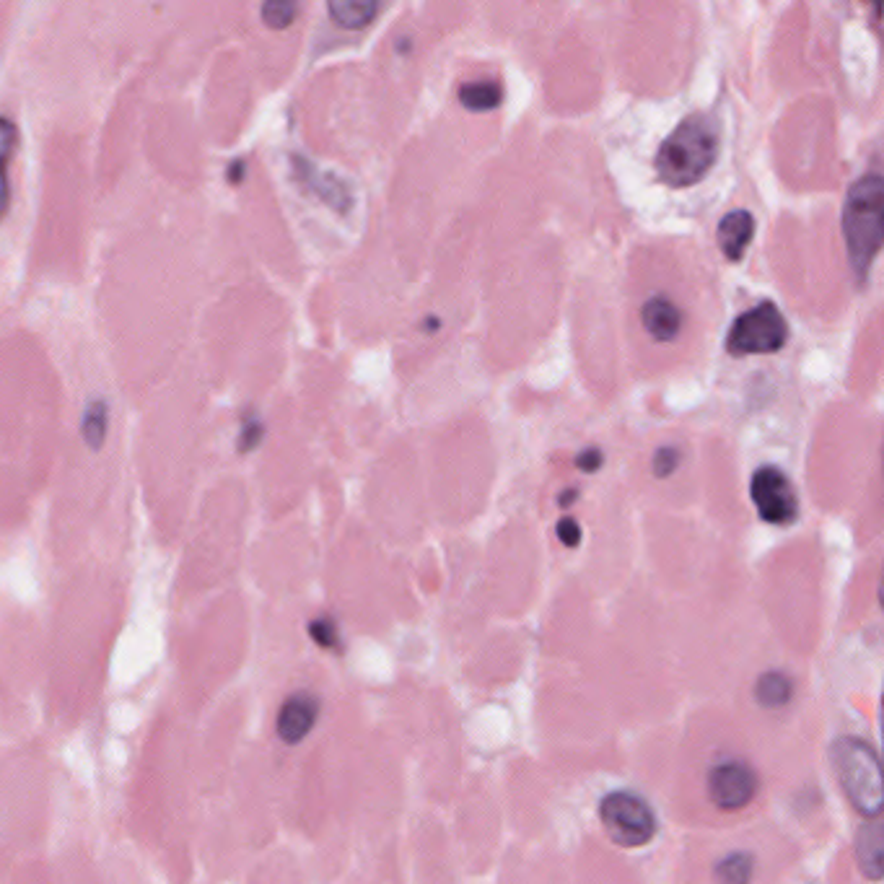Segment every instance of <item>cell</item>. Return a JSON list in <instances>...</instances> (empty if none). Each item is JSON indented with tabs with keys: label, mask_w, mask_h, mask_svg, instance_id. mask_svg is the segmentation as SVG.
I'll list each match as a JSON object with an SVG mask.
<instances>
[{
	"label": "cell",
	"mask_w": 884,
	"mask_h": 884,
	"mask_svg": "<svg viewBox=\"0 0 884 884\" xmlns=\"http://www.w3.org/2000/svg\"><path fill=\"white\" fill-rule=\"evenodd\" d=\"M752 693H755V700L760 706L768 708V711H778V708L789 706L791 698H794V680L786 672L770 669V672L757 677Z\"/></svg>",
	"instance_id": "cell-13"
},
{
	"label": "cell",
	"mask_w": 884,
	"mask_h": 884,
	"mask_svg": "<svg viewBox=\"0 0 884 884\" xmlns=\"http://www.w3.org/2000/svg\"><path fill=\"white\" fill-rule=\"evenodd\" d=\"M856 859L869 882L884 877V822L879 817L861 825L856 835Z\"/></svg>",
	"instance_id": "cell-11"
},
{
	"label": "cell",
	"mask_w": 884,
	"mask_h": 884,
	"mask_svg": "<svg viewBox=\"0 0 884 884\" xmlns=\"http://www.w3.org/2000/svg\"><path fill=\"white\" fill-rule=\"evenodd\" d=\"M752 236H755V216H752L750 210H732V213H726L719 223V231H716L721 252L726 255V260L732 262L745 257V249L750 247Z\"/></svg>",
	"instance_id": "cell-9"
},
{
	"label": "cell",
	"mask_w": 884,
	"mask_h": 884,
	"mask_svg": "<svg viewBox=\"0 0 884 884\" xmlns=\"http://www.w3.org/2000/svg\"><path fill=\"white\" fill-rule=\"evenodd\" d=\"M576 496H579L576 490H566V493H563V498H560V506H571V503L576 501Z\"/></svg>",
	"instance_id": "cell-26"
},
{
	"label": "cell",
	"mask_w": 884,
	"mask_h": 884,
	"mask_svg": "<svg viewBox=\"0 0 884 884\" xmlns=\"http://www.w3.org/2000/svg\"><path fill=\"white\" fill-rule=\"evenodd\" d=\"M107 431H109V405L107 400L96 397L86 405L81 420V436L86 441L91 452H99L104 444H107Z\"/></svg>",
	"instance_id": "cell-16"
},
{
	"label": "cell",
	"mask_w": 884,
	"mask_h": 884,
	"mask_svg": "<svg viewBox=\"0 0 884 884\" xmlns=\"http://www.w3.org/2000/svg\"><path fill=\"white\" fill-rule=\"evenodd\" d=\"M719 156V125L708 115L682 120L656 153V174L669 187H690L711 172Z\"/></svg>",
	"instance_id": "cell-1"
},
{
	"label": "cell",
	"mask_w": 884,
	"mask_h": 884,
	"mask_svg": "<svg viewBox=\"0 0 884 884\" xmlns=\"http://www.w3.org/2000/svg\"><path fill=\"white\" fill-rule=\"evenodd\" d=\"M309 636L322 646V649H340V633H338V623L332 620V617H317L309 623Z\"/></svg>",
	"instance_id": "cell-20"
},
{
	"label": "cell",
	"mask_w": 884,
	"mask_h": 884,
	"mask_svg": "<svg viewBox=\"0 0 884 884\" xmlns=\"http://www.w3.org/2000/svg\"><path fill=\"white\" fill-rule=\"evenodd\" d=\"M327 11H330L335 24L350 29V32H358V29L369 26L376 19V13L382 11V6L376 0H330Z\"/></svg>",
	"instance_id": "cell-14"
},
{
	"label": "cell",
	"mask_w": 884,
	"mask_h": 884,
	"mask_svg": "<svg viewBox=\"0 0 884 884\" xmlns=\"http://www.w3.org/2000/svg\"><path fill=\"white\" fill-rule=\"evenodd\" d=\"M599 820L615 846L641 848L656 835L651 804L633 791H612L599 804Z\"/></svg>",
	"instance_id": "cell-4"
},
{
	"label": "cell",
	"mask_w": 884,
	"mask_h": 884,
	"mask_svg": "<svg viewBox=\"0 0 884 884\" xmlns=\"http://www.w3.org/2000/svg\"><path fill=\"white\" fill-rule=\"evenodd\" d=\"M555 532H558V540L563 542V545H566V547H579L581 545V527H579V522H576V519H571V516H566V519H560L558 529H555Z\"/></svg>",
	"instance_id": "cell-23"
},
{
	"label": "cell",
	"mask_w": 884,
	"mask_h": 884,
	"mask_svg": "<svg viewBox=\"0 0 884 884\" xmlns=\"http://www.w3.org/2000/svg\"><path fill=\"white\" fill-rule=\"evenodd\" d=\"M830 760H833L840 789L846 791L853 809L869 820L882 817L884 786L877 750L866 739L838 737L830 750Z\"/></svg>",
	"instance_id": "cell-3"
},
{
	"label": "cell",
	"mask_w": 884,
	"mask_h": 884,
	"mask_svg": "<svg viewBox=\"0 0 884 884\" xmlns=\"http://www.w3.org/2000/svg\"><path fill=\"white\" fill-rule=\"evenodd\" d=\"M706 789L713 807H719L721 812H739L757 796L760 776L742 757H724L708 770Z\"/></svg>",
	"instance_id": "cell-6"
},
{
	"label": "cell",
	"mask_w": 884,
	"mask_h": 884,
	"mask_svg": "<svg viewBox=\"0 0 884 884\" xmlns=\"http://www.w3.org/2000/svg\"><path fill=\"white\" fill-rule=\"evenodd\" d=\"M459 102L470 112H490L503 102L501 83L496 81H472L459 89Z\"/></svg>",
	"instance_id": "cell-18"
},
{
	"label": "cell",
	"mask_w": 884,
	"mask_h": 884,
	"mask_svg": "<svg viewBox=\"0 0 884 884\" xmlns=\"http://www.w3.org/2000/svg\"><path fill=\"white\" fill-rule=\"evenodd\" d=\"M262 433H265V428H262L260 418H257V415H244L242 436H239V452L242 454L252 452V449L262 441Z\"/></svg>",
	"instance_id": "cell-21"
},
{
	"label": "cell",
	"mask_w": 884,
	"mask_h": 884,
	"mask_svg": "<svg viewBox=\"0 0 884 884\" xmlns=\"http://www.w3.org/2000/svg\"><path fill=\"white\" fill-rule=\"evenodd\" d=\"M244 174H247V166H244V161H234V164H229V172H226V177H229L231 185H242Z\"/></svg>",
	"instance_id": "cell-25"
},
{
	"label": "cell",
	"mask_w": 884,
	"mask_h": 884,
	"mask_svg": "<svg viewBox=\"0 0 884 884\" xmlns=\"http://www.w3.org/2000/svg\"><path fill=\"white\" fill-rule=\"evenodd\" d=\"M602 462H605V457H602L599 449H586V452H581L579 457H576V467H579L581 472H597L599 467H602Z\"/></svg>",
	"instance_id": "cell-24"
},
{
	"label": "cell",
	"mask_w": 884,
	"mask_h": 884,
	"mask_svg": "<svg viewBox=\"0 0 884 884\" xmlns=\"http://www.w3.org/2000/svg\"><path fill=\"white\" fill-rule=\"evenodd\" d=\"M750 496L763 522L789 527L799 519V498L794 485L778 467L765 465L752 475Z\"/></svg>",
	"instance_id": "cell-7"
},
{
	"label": "cell",
	"mask_w": 884,
	"mask_h": 884,
	"mask_svg": "<svg viewBox=\"0 0 884 884\" xmlns=\"http://www.w3.org/2000/svg\"><path fill=\"white\" fill-rule=\"evenodd\" d=\"M882 205L884 185L877 172L864 174L846 195L840 223H843L848 260L859 278L869 273L882 247Z\"/></svg>",
	"instance_id": "cell-2"
},
{
	"label": "cell",
	"mask_w": 884,
	"mask_h": 884,
	"mask_svg": "<svg viewBox=\"0 0 884 884\" xmlns=\"http://www.w3.org/2000/svg\"><path fill=\"white\" fill-rule=\"evenodd\" d=\"M319 719V698L314 693H293L278 713V737L286 745H299L309 737Z\"/></svg>",
	"instance_id": "cell-8"
},
{
	"label": "cell",
	"mask_w": 884,
	"mask_h": 884,
	"mask_svg": "<svg viewBox=\"0 0 884 884\" xmlns=\"http://www.w3.org/2000/svg\"><path fill=\"white\" fill-rule=\"evenodd\" d=\"M755 856L750 851L726 853L719 864L713 866V882L716 884H750L755 877Z\"/></svg>",
	"instance_id": "cell-17"
},
{
	"label": "cell",
	"mask_w": 884,
	"mask_h": 884,
	"mask_svg": "<svg viewBox=\"0 0 884 884\" xmlns=\"http://www.w3.org/2000/svg\"><path fill=\"white\" fill-rule=\"evenodd\" d=\"M260 16L265 21V26L275 29V32H283L288 26L296 21L299 16V6L291 3V0H268L265 6L260 8Z\"/></svg>",
	"instance_id": "cell-19"
},
{
	"label": "cell",
	"mask_w": 884,
	"mask_h": 884,
	"mask_svg": "<svg viewBox=\"0 0 884 884\" xmlns=\"http://www.w3.org/2000/svg\"><path fill=\"white\" fill-rule=\"evenodd\" d=\"M643 327L649 332L651 338L659 340V343H669L675 340L682 330V312L675 304L664 296H654L643 304Z\"/></svg>",
	"instance_id": "cell-12"
},
{
	"label": "cell",
	"mask_w": 884,
	"mask_h": 884,
	"mask_svg": "<svg viewBox=\"0 0 884 884\" xmlns=\"http://www.w3.org/2000/svg\"><path fill=\"white\" fill-rule=\"evenodd\" d=\"M293 172H296V177H299L301 185L309 187L312 192H317L319 198L325 200L327 205H332V208H338V210H348L350 192L338 177H332V174L322 172V169H317V166L309 164V161L299 159V156L293 159Z\"/></svg>",
	"instance_id": "cell-10"
},
{
	"label": "cell",
	"mask_w": 884,
	"mask_h": 884,
	"mask_svg": "<svg viewBox=\"0 0 884 884\" xmlns=\"http://www.w3.org/2000/svg\"><path fill=\"white\" fill-rule=\"evenodd\" d=\"M677 465H680V454H677V449H672V446H662V449L654 454L656 477H669L677 470Z\"/></svg>",
	"instance_id": "cell-22"
},
{
	"label": "cell",
	"mask_w": 884,
	"mask_h": 884,
	"mask_svg": "<svg viewBox=\"0 0 884 884\" xmlns=\"http://www.w3.org/2000/svg\"><path fill=\"white\" fill-rule=\"evenodd\" d=\"M19 146V128L8 117H0V221L6 218L11 205V187H8V164Z\"/></svg>",
	"instance_id": "cell-15"
},
{
	"label": "cell",
	"mask_w": 884,
	"mask_h": 884,
	"mask_svg": "<svg viewBox=\"0 0 884 884\" xmlns=\"http://www.w3.org/2000/svg\"><path fill=\"white\" fill-rule=\"evenodd\" d=\"M789 340V325L781 309L773 301L752 306L750 312L734 319L726 350L732 356H757V353H776Z\"/></svg>",
	"instance_id": "cell-5"
}]
</instances>
